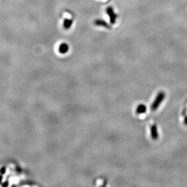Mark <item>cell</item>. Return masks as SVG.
<instances>
[{"instance_id": "cell-1", "label": "cell", "mask_w": 187, "mask_h": 187, "mask_svg": "<svg viewBox=\"0 0 187 187\" xmlns=\"http://www.w3.org/2000/svg\"><path fill=\"white\" fill-rule=\"evenodd\" d=\"M106 12L107 13L108 16H109L110 18V22L112 24H115L116 20H117V18H118V15L116 13L114 12V9L112 6H109L107 9H106Z\"/></svg>"}, {"instance_id": "cell-2", "label": "cell", "mask_w": 187, "mask_h": 187, "mask_svg": "<svg viewBox=\"0 0 187 187\" xmlns=\"http://www.w3.org/2000/svg\"><path fill=\"white\" fill-rule=\"evenodd\" d=\"M94 24H95V25H97V26H100V27H105L106 29H112V27L110 25V24H109L107 22H105L103 20L97 19V20H95Z\"/></svg>"}, {"instance_id": "cell-3", "label": "cell", "mask_w": 187, "mask_h": 187, "mask_svg": "<svg viewBox=\"0 0 187 187\" xmlns=\"http://www.w3.org/2000/svg\"><path fill=\"white\" fill-rule=\"evenodd\" d=\"M73 19L65 18V19L64 20V23H63L64 27L65 29L69 30V29H70V27H72V25L73 24Z\"/></svg>"}, {"instance_id": "cell-4", "label": "cell", "mask_w": 187, "mask_h": 187, "mask_svg": "<svg viewBox=\"0 0 187 187\" xmlns=\"http://www.w3.org/2000/svg\"><path fill=\"white\" fill-rule=\"evenodd\" d=\"M59 50L61 53H65L69 50V46L65 43H62L60 45Z\"/></svg>"}, {"instance_id": "cell-5", "label": "cell", "mask_w": 187, "mask_h": 187, "mask_svg": "<svg viewBox=\"0 0 187 187\" xmlns=\"http://www.w3.org/2000/svg\"><path fill=\"white\" fill-rule=\"evenodd\" d=\"M141 108H142V106H141V105H140V106H139V109H140V110H142ZM142 108H143L144 109H144V108H145V107H144V106H142ZM139 110H138V111H139ZM144 111H145V110H142V112H144ZM142 112V110L139 111V112Z\"/></svg>"}]
</instances>
